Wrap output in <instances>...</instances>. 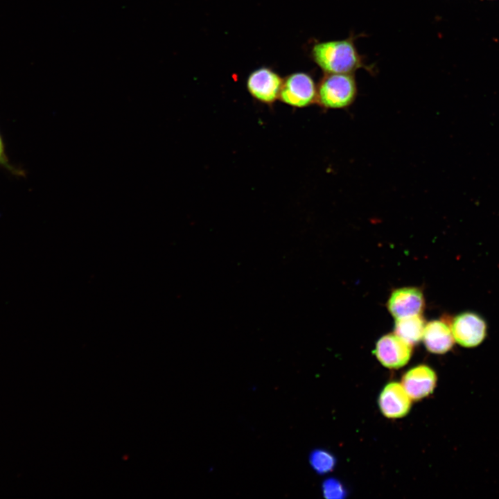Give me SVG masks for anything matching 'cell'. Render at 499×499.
Here are the masks:
<instances>
[{
  "label": "cell",
  "instance_id": "cell-1",
  "mask_svg": "<svg viewBox=\"0 0 499 499\" xmlns=\"http://www.w3.org/2000/svg\"><path fill=\"white\" fill-rule=\"evenodd\" d=\"M360 35L351 33L345 39L315 43L311 49V57L325 73H353L363 69L371 75L376 73L374 64L366 63L355 43Z\"/></svg>",
  "mask_w": 499,
  "mask_h": 499
},
{
  "label": "cell",
  "instance_id": "cell-2",
  "mask_svg": "<svg viewBox=\"0 0 499 499\" xmlns=\"http://www.w3.org/2000/svg\"><path fill=\"white\" fill-rule=\"evenodd\" d=\"M358 95L353 73H325L317 86L316 103L324 109H344Z\"/></svg>",
  "mask_w": 499,
  "mask_h": 499
},
{
  "label": "cell",
  "instance_id": "cell-3",
  "mask_svg": "<svg viewBox=\"0 0 499 499\" xmlns=\"http://www.w3.org/2000/svg\"><path fill=\"white\" fill-rule=\"evenodd\" d=\"M317 85L313 78L304 72L289 75L281 86L279 99L285 104L298 108L316 103Z\"/></svg>",
  "mask_w": 499,
  "mask_h": 499
},
{
  "label": "cell",
  "instance_id": "cell-4",
  "mask_svg": "<svg viewBox=\"0 0 499 499\" xmlns=\"http://www.w3.org/2000/svg\"><path fill=\"white\" fill-rule=\"evenodd\" d=\"M450 327L455 340L464 347H477L487 336L485 320L473 312L459 313L453 319Z\"/></svg>",
  "mask_w": 499,
  "mask_h": 499
},
{
  "label": "cell",
  "instance_id": "cell-5",
  "mask_svg": "<svg viewBox=\"0 0 499 499\" xmlns=\"http://www.w3.org/2000/svg\"><path fill=\"white\" fill-rule=\"evenodd\" d=\"M283 84L280 76L269 68L261 67L252 72L247 80V89L258 101L270 105L279 98Z\"/></svg>",
  "mask_w": 499,
  "mask_h": 499
},
{
  "label": "cell",
  "instance_id": "cell-6",
  "mask_svg": "<svg viewBox=\"0 0 499 499\" xmlns=\"http://www.w3.org/2000/svg\"><path fill=\"white\" fill-rule=\"evenodd\" d=\"M412 347L396 334H387L376 343L374 353L385 367L398 369L408 363Z\"/></svg>",
  "mask_w": 499,
  "mask_h": 499
},
{
  "label": "cell",
  "instance_id": "cell-7",
  "mask_svg": "<svg viewBox=\"0 0 499 499\" xmlns=\"http://www.w3.org/2000/svg\"><path fill=\"white\" fill-rule=\"evenodd\" d=\"M424 304L423 295L420 289L406 287L392 292L387 302V308L396 319H399L421 315Z\"/></svg>",
  "mask_w": 499,
  "mask_h": 499
},
{
  "label": "cell",
  "instance_id": "cell-8",
  "mask_svg": "<svg viewBox=\"0 0 499 499\" xmlns=\"http://www.w3.org/2000/svg\"><path fill=\"white\" fill-rule=\"evenodd\" d=\"M437 376L428 366L419 365L409 370L402 378V386L413 400L430 394L436 385Z\"/></svg>",
  "mask_w": 499,
  "mask_h": 499
},
{
  "label": "cell",
  "instance_id": "cell-9",
  "mask_svg": "<svg viewBox=\"0 0 499 499\" xmlns=\"http://www.w3.org/2000/svg\"><path fill=\"white\" fill-rule=\"evenodd\" d=\"M378 404L382 413L388 418H400L408 414L411 398L401 384L391 383L381 392Z\"/></svg>",
  "mask_w": 499,
  "mask_h": 499
},
{
  "label": "cell",
  "instance_id": "cell-10",
  "mask_svg": "<svg viewBox=\"0 0 499 499\" xmlns=\"http://www.w3.org/2000/svg\"><path fill=\"white\" fill-rule=\"evenodd\" d=\"M422 338L426 349L437 354L446 353L455 342L451 327L442 320L428 322L424 327Z\"/></svg>",
  "mask_w": 499,
  "mask_h": 499
},
{
  "label": "cell",
  "instance_id": "cell-11",
  "mask_svg": "<svg viewBox=\"0 0 499 499\" xmlns=\"http://www.w3.org/2000/svg\"><path fill=\"white\" fill-rule=\"evenodd\" d=\"M424 327L421 315L399 318L395 322L394 334L412 346L422 339Z\"/></svg>",
  "mask_w": 499,
  "mask_h": 499
},
{
  "label": "cell",
  "instance_id": "cell-12",
  "mask_svg": "<svg viewBox=\"0 0 499 499\" xmlns=\"http://www.w3.org/2000/svg\"><path fill=\"white\" fill-rule=\"evenodd\" d=\"M310 462L313 469L320 474L331 471L335 465V459L329 452L324 450H315L310 456Z\"/></svg>",
  "mask_w": 499,
  "mask_h": 499
},
{
  "label": "cell",
  "instance_id": "cell-13",
  "mask_svg": "<svg viewBox=\"0 0 499 499\" xmlns=\"http://www.w3.org/2000/svg\"><path fill=\"white\" fill-rule=\"evenodd\" d=\"M322 491L328 499H341L345 497L347 491L343 484L336 479L325 480L322 484Z\"/></svg>",
  "mask_w": 499,
  "mask_h": 499
},
{
  "label": "cell",
  "instance_id": "cell-14",
  "mask_svg": "<svg viewBox=\"0 0 499 499\" xmlns=\"http://www.w3.org/2000/svg\"><path fill=\"white\" fill-rule=\"evenodd\" d=\"M0 167L7 170L11 175L17 177H26V171L12 164L6 153V145L3 138L0 132Z\"/></svg>",
  "mask_w": 499,
  "mask_h": 499
},
{
  "label": "cell",
  "instance_id": "cell-15",
  "mask_svg": "<svg viewBox=\"0 0 499 499\" xmlns=\"http://www.w3.org/2000/svg\"><path fill=\"white\" fill-rule=\"evenodd\" d=\"M489 1H492V0H489Z\"/></svg>",
  "mask_w": 499,
  "mask_h": 499
}]
</instances>
